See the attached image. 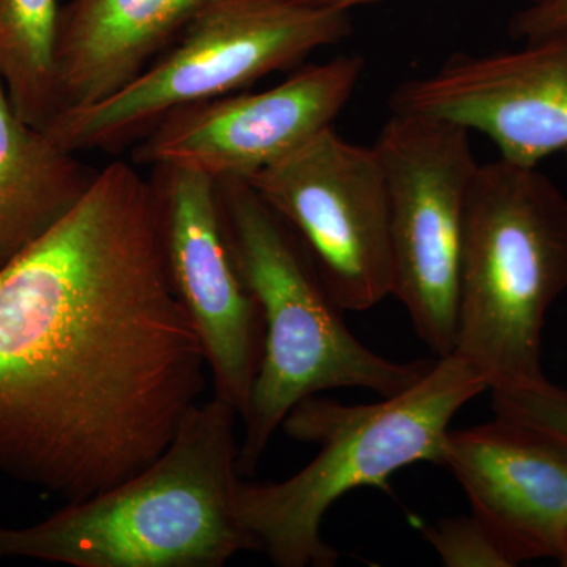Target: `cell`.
<instances>
[{"label":"cell","mask_w":567,"mask_h":567,"mask_svg":"<svg viewBox=\"0 0 567 567\" xmlns=\"http://www.w3.org/2000/svg\"><path fill=\"white\" fill-rule=\"evenodd\" d=\"M567 31V0H535L509 21L513 39L535 41Z\"/></svg>","instance_id":"ac0fdd59"},{"label":"cell","mask_w":567,"mask_h":567,"mask_svg":"<svg viewBox=\"0 0 567 567\" xmlns=\"http://www.w3.org/2000/svg\"><path fill=\"white\" fill-rule=\"evenodd\" d=\"M244 181L297 234L342 311H368L393 295L386 182L374 145L330 126Z\"/></svg>","instance_id":"ba28073f"},{"label":"cell","mask_w":567,"mask_h":567,"mask_svg":"<svg viewBox=\"0 0 567 567\" xmlns=\"http://www.w3.org/2000/svg\"><path fill=\"white\" fill-rule=\"evenodd\" d=\"M446 466L517 565L557 561L567 517V442L496 416L450 431Z\"/></svg>","instance_id":"7c38bea8"},{"label":"cell","mask_w":567,"mask_h":567,"mask_svg":"<svg viewBox=\"0 0 567 567\" xmlns=\"http://www.w3.org/2000/svg\"><path fill=\"white\" fill-rule=\"evenodd\" d=\"M59 0H0V80L21 118L44 130L58 115Z\"/></svg>","instance_id":"9a60e30c"},{"label":"cell","mask_w":567,"mask_h":567,"mask_svg":"<svg viewBox=\"0 0 567 567\" xmlns=\"http://www.w3.org/2000/svg\"><path fill=\"white\" fill-rule=\"evenodd\" d=\"M468 130L391 112L374 148L390 208L393 295L439 358L456 344L466 207L477 167Z\"/></svg>","instance_id":"52a82bcc"},{"label":"cell","mask_w":567,"mask_h":567,"mask_svg":"<svg viewBox=\"0 0 567 567\" xmlns=\"http://www.w3.org/2000/svg\"><path fill=\"white\" fill-rule=\"evenodd\" d=\"M148 186L171 287L203 341L213 395L244 420L262 363L265 327L227 248L216 181L163 163L152 166Z\"/></svg>","instance_id":"9c48e42d"},{"label":"cell","mask_w":567,"mask_h":567,"mask_svg":"<svg viewBox=\"0 0 567 567\" xmlns=\"http://www.w3.org/2000/svg\"><path fill=\"white\" fill-rule=\"evenodd\" d=\"M234 406H194L162 456L29 527L0 525V559L71 567H223L259 543L237 514Z\"/></svg>","instance_id":"7a4b0ae2"},{"label":"cell","mask_w":567,"mask_h":567,"mask_svg":"<svg viewBox=\"0 0 567 567\" xmlns=\"http://www.w3.org/2000/svg\"><path fill=\"white\" fill-rule=\"evenodd\" d=\"M200 2L70 0L55 39L59 112L102 102L136 80L181 35Z\"/></svg>","instance_id":"4fadbf2b"},{"label":"cell","mask_w":567,"mask_h":567,"mask_svg":"<svg viewBox=\"0 0 567 567\" xmlns=\"http://www.w3.org/2000/svg\"><path fill=\"white\" fill-rule=\"evenodd\" d=\"M364 71L360 55L306 65L257 93H230L171 112L140 144L133 163H174L213 178H249L333 126Z\"/></svg>","instance_id":"30bf717a"},{"label":"cell","mask_w":567,"mask_h":567,"mask_svg":"<svg viewBox=\"0 0 567 567\" xmlns=\"http://www.w3.org/2000/svg\"><path fill=\"white\" fill-rule=\"evenodd\" d=\"M207 374L148 181L107 164L0 270V475L66 502L117 486L173 443Z\"/></svg>","instance_id":"6da1fadb"},{"label":"cell","mask_w":567,"mask_h":567,"mask_svg":"<svg viewBox=\"0 0 567 567\" xmlns=\"http://www.w3.org/2000/svg\"><path fill=\"white\" fill-rule=\"evenodd\" d=\"M99 173L21 118L0 80V270L61 223Z\"/></svg>","instance_id":"5bb4252c"},{"label":"cell","mask_w":567,"mask_h":567,"mask_svg":"<svg viewBox=\"0 0 567 567\" xmlns=\"http://www.w3.org/2000/svg\"><path fill=\"white\" fill-rule=\"evenodd\" d=\"M487 390L484 375L453 353L435 360L409 390L374 404L305 399L281 427L319 453L281 483L240 480L235 503L241 525L278 567L334 566L339 554L322 537L331 506L357 488L385 486L405 466L442 465L451 421Z\"/></svg>","instance_id":"277c9868"},{"label":"cell","mask_w":567,"mask_h":567,"mask_svg":"<svg viewBox=\"0 0 567 567\" xmlns=\"http://www.w3.org/2000/svg\"><path fill=\"white\" fill-rule=\"evenodd\" d=\"M390 110L457 123L487 136L505 162L537 167L567 152V31L518 51L451 55L402 82Z\"/></svg>","instance_id":"8fae6325"},{"label":"cell","mask_w":567,"mask_h":567,"mask_svg":"<svg viewBox=\"0 0 567 567\" xmlns=\"http://www.w3.org/2000/svg\"><path fill=\"white\" fill-rule=\"evenodd\" d=\"M309 6L322 7V9L350 11L353 7L365 6V3L375 2V0H300ZM535 2V0H529Z\"/></svg>","instance_id":"d6986e66"},{"label":"cell","mask_w":567,"mask_h":567,"mask_svg":"<svg viewBox=\"0 0 567 567\" xmlns=\"http://www.w3.org/2000/svg\"><path fill=\"white\" fill-rule=\"evenodd\" d=\"M566 290V194L537 167L480 164L466 207L453 353L488 390L546 379L544 327Z\"/></svg>","instance_id":"5b68a950"},{"label":"cell","mask_w":567,"mask_h":567,"mask_svg":"<svg viewBox=\"0 0 567 567\" xmlns=\"http://www.w3.org/2000/svg\"><path fill=\"white\" fill-rule=\"evenodd\" d=\"M446 567H513L511 555L491 528L472 514L446 518L424 532Z\"/></svg>","instance_id":"2e32d148"},{"label":"cell","mask_w":567,"mask_h":567,"mask_svg":"<svg viewBox=\"0 0 567 567\" xmlns=\"http://www.w3.org/2000/svg\"><path fill=\"white\" fill-rule=\"evenodd\" d=\"M352 33L350 11L300 0H203L171 50L136 80L44 128L65 151H122L171 112L249 87Z\"/></svg>","instance_id":"8992f818"},{"label":"cell","mask_w":567,"mask_h":567,"mask_svg":"<svg viewBox=\"0 0 567 567\" xmlns=\"http://www.w3.org/2000/svg\"><path fill=\"white\" fill-rule=\"evenodd\" d=\"M557 561L559 563V566L567 567V517L565 528H563L561 546H559Z\"/></svg>","instance_id":"ffe728a7"},{"label":"cell","mask_w":567,"mask_h":567,"mask_svg":"<svg viewBox=\"0 0 567 567\" xmlns=\"http://www.w3.org/2000/svg\"><path fill=\"white\" fill-rule=\"evenodd\" d=\"M216 197L230 257L265 327L238 446V472L249 476L305 399L341 388L391 398L415 385L435 361L388 360L358 341L300 238L244 178H216Z\"/></svg>","instance_id":"3957f363"},{"label":"cell","mask_w":567,"mask_h":567,"mask_svg":"<svg viewBox=\"0 0 567 567\" xmlns=\"http://www.w3.org/2000/svg\"><path fill=\"white\" fill-rule=\"evenodd\" d=\"M496 416L516 421L567 442V390L547 379L494 388Z\"/></svg>","instance_id":"e0dca14e"}]
</instances>
